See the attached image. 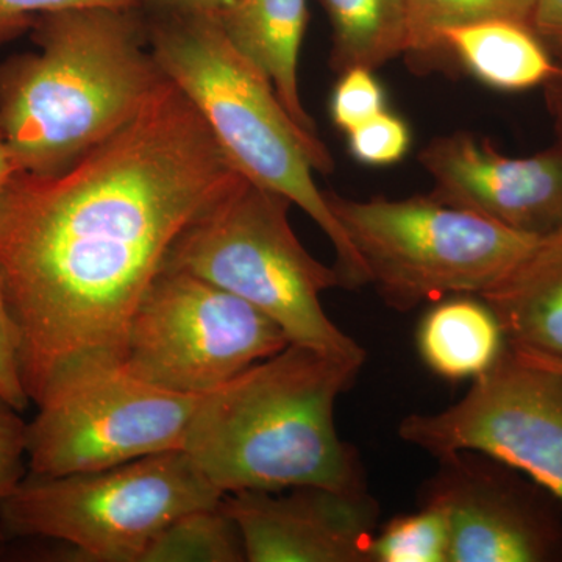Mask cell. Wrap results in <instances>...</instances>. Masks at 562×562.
Instances as JSON below:
<instances>
[{"instance_id":"cell-7","label":"cell","mask_w":562,"mask_h":562,"mask_svg":"<svg viewBox=\"0 0 562 562\" xmlns=\"http://www.w3.org/2000/svg\"><path fill=\"white\" fill-rule=\"evenodd\" d=\"M368 283L397 312L482 295L541 238L427 198L355 201L325 192Z\"/></svg>"},{"instance_id":"cell-30","label":"cell","mask_w":562,"mask_h":562,"mask_svg":"<svg viewBox=\"0 0 562 562\" xmlns=\"http://www.w3.org/2000/svg\"><path fill=\"white\" fill-rule=\"evenodd\" d=\"M16 172V162L13 160V155H11L9 144H7L2 128H0V195H2L7 184H9L11 177Z\"/></svg>"},{"instance_id":"cell-15","label":"cell","mask_w":562,"mask_h":562,"mask_svg":"<svg viewBox=\"0 0 562 562\" xmlns=\"http://www.w3.org/2000/svg\"><path fill=\"white\" fill-rule=\"evenodd\" d=\"M216 16L233 46L271 81L292 121L319 138L299 91V58L308 21L306 0H235Z\"/></svg>"},{"instance_id":"cell-6","label":"cell","mask_w":562,"mask_h":562,"mask_svg":"<svg viewBox=\"0 0 562 562\" xmlns=\"http://www.w3.org/2000/svg\"><path fill=\"white\" fill-rule=\"evenodd\" d=\"M222 497L184 450L94 472H29L0 502V535L57 539L79 561L140 562L166 525Z\"/></svg>"},{"instance_id":"cell-4","label":"cell","mask_w":562,"mask_h":562,"mask_svg":"<svg viewBox=\"0 0 562 562\" xmlns=\"http://www.w3.org/2000/svg\"><path fill=\"white\" fill-rule=\"evenodd\" d=\"M147 38L162 76L206 122L244 179L301 206L328 236L344 286L368 283L362 262L314 183L335 162L316 136L292 121L271 81L233 46L216 13L144 9Z\"/></svg>"},{"instance_id":"cell-2","label":"cell","mask_w":562,"mask_h":562,"mask_svg":"<svg viewBox=\"0 0 562 562\" xmlns=\"http://www.w3.org/2000/svg\"><path fill=\"white\" fill-rule=\"evenodd\" d=\"M31 31L40 50L0 65V128L18 172L52 176L131 122L166 77L143 5L50 11Z\"/></svg>"},{"instance_id":"cell-17","label":"cell","mask_w":562,"mask_h":562,"mask_svg":"<svg viewBox=\"0 0 562 562\" xmlns=\"http://www.w3.org/2000/svg\"><path fill=\"white\" fill-rule=\"evenodd\" d=\"M424 364L449 382L475 380L505 351V333L479 295H450L422 317L416 335Z\"/></svg>"},{"instance_id":"cell-19","label":"cell","mask_w":562,"mask_h":562,"mask_svg":"<svg viewBox=\"0 0 562 562\" xmlns=\"http://www.w3.org/2000/svg\"><path fill=\"white\" fill-rule=\"evenodd\" d=\"M244 561L247 560L241 532L221 503L173 519L140 558V562Z\"/></svg>"},{"instance_id":"cell-9","label":"cell","mask_w":562,"mask_h":562,"mask_svg":"<svg viewBox=\"0 0 562 562\" xmlns=\"http://www.w3.org/2000/svg\"><path fill=\"white\" fill-rule=\"evenodd\" d=\"M290 344L250 303L190 272L162 268L133 314L124 364L155 386L205 395Z\"/></svg>"},{"instance_id":"cell-5","label":"cell","mask_w":562,"mask_h":562,"mask_svg":"<svg viewBox=\"0 0 562 562\" xmlns=\"http://www.w3.org/2000/svg\"><path fill=\"white\" fill-rule=\"evenodd\" d=\"M291 205L241 177L181 232L162 268L190 272L250 303L290 344L366 358L322 308V292L344 286L342 277L299 241L288 217Z\"/></svg>"},{"instance_id":"cell-24","label":"cell","mask_w":562,"mask_h":562,"mask_svg":"<svg viewBox=\"0 0 562 562\" xmlns=\"http://www.w3.org/2000/svg\"><path fill=\"white\" fill-rule=\"evenodd\" d=\"M20 330L0 273V398L22 413L31 403L21 372Z\"/></svg>"},{"instance_id":"cell-22","label":"cell","mask_w":562,"mask_h":562,"mask_svg":"<svg viewBox=\"0 0 562 562\" xmlns=\"http://www.w3.org/2000/svg\"><path fill=\"white\" fill-rule=\"evenodd\" d=\"M347 139L355 160L361 165L382 168L405 158L412 146V132L401 116L384 110L360 127L347 133Z\"/></svg>"},{"instance_id":"cell-20","label":"cell","mask_w":562,"mask_h":562,"mask_svg":"<svg viewBox=\"0 0 562 562\" xmlns=\"http://www.w3.org/2000/svg\"><path fill=\"white\" fill-rule=\"evenodd\" d=\"M409 54L442 52L441 36L450 29L492 20L530 24L535 0H406Z\"/></svg>"},{"instance_id":"cell-18","label":"cell","mask_w":562,"mask_h":562,"mask_svg":"<svg viewBox=\"0 0 562 562\" xmlns=\"http://www.w3.org/2000/svg\"><path fill=\"white\" fill-rule=\"evenodd\" d=\"M333 32L331 65L339 74L375 70L405 54L408 46L406 0H321Z\"/></svg>"},{"instance_id":"cell-11","label":"cell","mask_w":562,"mask_h":562,"mask_svg":"<svg viewBox=\"0 0 562 562\" xmlns=\"http://www.w3.org/2000/svg\"><path fill=\"white\" fill-rule=\"evenodd\" d=\"M420 502L441 506L449 562L562 561V505L524 473L479 452L446 454Z\"/></svg>"},{"instance_id":"cell-10","label":"cell","mask_w":562,"mask_h":562,"mask_svg":"<svg viewBox=\"0 0 562 562\" xmlns=\"http://www.w3.org/2000/svg\"><path fill=\"white\" fill-rule=\"evenodd\" d=\"M398 436L436 460L462 450L487 454L562 505V375L509 346L460 402L438 413L409 414Z\"/></svg>"},{"instance_id":"cell-21","label":"cell","mask_w":562,"mask_h":562,"mask_svg":"<svg viewBox=\"0 0 562 562\" xmlns=\"http://www.w3.org/2000/svg\"><path fill=\"white\" fill-rule=\"evenodd\" d=\"M450 527L441 506L420 502L419 509L394 517L375 531L369 562H449Z\"/></svg>"},{"instance_id":"cell-31","label":"cell","mask_w":562,"mask_h":562,"mask_svg":"<svg viewBox=\"0 0 562 562\" xmlns=\"http://www.w3.org/2000/svg\"><path fill=\"white\" fill-rule=\"evenodd\" d=\"M513 350L516 351L519 357H522L524 360L530 361L532 364L542 366V368L550 369V371L561 373L562 375V360H553V358L541 357V355L527 353V351H520L516 349Z\"/></svg>"},{"instance_id":"cell-16","label":"cell","mask_w":562,"mask_h":562,"mask_svg":"<svg viewBox=\"0 0 562 562\" xmlns=\"http://www.w3.org/2000/svg\"><path fill=\"white\" fill-rule=\"evenodd\" d=\"M441 49L497 91L543 87L561 70L531 24L522 21L492 20L450 29L442 33Z\"/></svg>"},{"instance_id":"cell-14","label":"cell","mask_w":562,"mask_h":562,"mask_svg":"<svg viewBox=\"0 0 562 562\" xmlns=\"http://www.w3.org/2000/svg\"><path fill=\"white\" fill-rule=\"evenodd\" d=\"M480 299L513 349L562 360V232L539 239Z\"/></svg>"},{"instance_id":"cell-8","label":"cell","mask_w":562,"mask_h":562,"mask_svg":"<svg viewBox=\"0 0 562 562\" xmlns=\"http://www.w3.org/2000/svg\"><path fill=\"white\" fill-rule=\"evenodd\" d=\"M202 395L155 386L124 361L91 360L54 380L27 424L29 472L60 476L183 450Z\"/></svg>"},{"instance_id":"cell-1","label":"cell","mask_w":562,"mask_h":562,"mask_svg":"<svg viewBox=\"0 0 562 562\" xmlns=\"http://www.w3.org/2000/svg\"><path fill=\"white\" fill-rule=\"evenodd\" d=\"M239 179L168 79L65 171L11 177L0 195V273L32 402L80 362L124 361L133 314L172 244Z\"/></svg>"},{"instance_id":"cell-13","label":"cell","mask_w":562,"mask_h":562,"mask_svg":"<svg viewBox=\"0 0 562 562\" xmlns=\"http://www.w3.org/2000/svg\"><path fill=\"white\" fill-rule=\"evenodd\" d=\"M249 562H369L380 506L366 491L302 486L243 491L221 501Z\"/></svg>"},{"instance_id":"cell-3","label":"cell","mask_w":562,"mask_h":562,"mask_svg":"<svg viewBox=\"0 0 562 562\" xmlns=\"http://www.w3.org/2000/svg\"><path fill=\"white\" fill-rule=\"evenodd\" d=\"M364 361L288 344L202 395L183 450L224 495L302 486L366 491L360 457L335 424L336 402Z\"/></svg>"},{"instance_id":"cell-26","label":"cell","mask_w":562,"mask_h":562,"mask_svg":"<svg viewBox=\"0 0 562 562\" xmlns=\"http://www.w3.org/2000/svg\"><path fill=\"white\" fill-rule=\"evenodd\" d=\"M20 414L0 398V502L27 475V424Z\"/></svg>"},{"instance_id":"cell-27","label":"cell","mask_w":562,"mask_h":562,"mask_svg":"<svg viewBox=\"0 0 562 562\" xmlns=\"http://www.w3.org/2000/svg\"><path fill=\"white\" fill-rule=\"evenodd\" d=\"M530 24L562 69V0H535Z\"/></svg>"},{"instance_id":"cell-23","label":"cell","mask_w":562,"mask_h":562,"mask_svg":"<svg viewBox=\"0 0 562 562\" xmlns=\"http://www.w3.org/2000/svg\"><path fill=\"white\" fill-rule=\"evenodd\" d=\"M386 110V95L372 69L353 68L341 74L330 99L333 124L349 133Z\"/></svg>"},{"instance_id":"cell-25","label":"cell","mask_w":562,"mask_h":562,"mask_svg":"<svg viewBox=\"0 0 562 562\" xmlns=\"http://www.w3.org/2000/svg\"><path fill=\"white\" fill-rule=\"evenodd\" d=\"M140 0H0V43L31 31L36 16L50 11L85 9V7H140Z\"/></svg>"},{"instance_id":"cell-29","label":"cell","mask_w":562,"mask_h":562,"mask_svg":"<svg viewBox=\"0 0 562 562\" xmlns=\"http://www.w3.org/2000/svg\"><path fill=\"white\" fill-rule=\"evenodd\" d=\"M543 88H546L547 105L557 128L558 143L562 144V69L549 83L543 85Z\"/></svg>"},{"instance_id":"cell-28","label":"cell","mask_w":562,"mask_h":562,"mask_svg":"<svg viewBox=\"0 0 562 562\" xmlns=\"http://www.w3.org/2000/svg\"><path fill=\"white\" fill-rule=\"evenodd\" d=\"M144 9L172 11H203L217 13L227 9L235 0H140Z\"/></svg>"},{"instance_id":"cell-12","label":"cell","mask_w":562,"mask_h":562,"mask_svg":"<svg viewBox=\"0 0 562 562\" xmlns=\"http://www.w3.org/2000/svg\"><path fill=\"white\" fill-rule=\"evenodd\" d=\"M431 198L524 235L562 232V144L530 157H506L469 132L439 136L420 150Z\"/></svg>"}]
</instances>
